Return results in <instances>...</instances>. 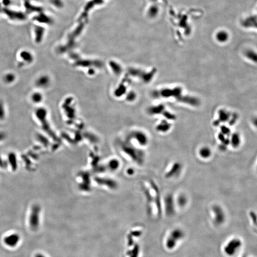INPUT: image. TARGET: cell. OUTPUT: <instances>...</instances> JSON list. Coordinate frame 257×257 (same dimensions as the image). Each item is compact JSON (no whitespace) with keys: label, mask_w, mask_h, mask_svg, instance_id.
<instances>
[{"label":"cell","mask_w":257,"mask_h":257,"mask_svg":"<svg viewBox=\"0 0 257 257\" xmlns=\"http://www.w3.org/2000/svg\"><path fill=\"white\" fill-rule=\"evenodd\" d=\"M32 100L35 102H40L42 100V96L39 93H35L32 96Z\"/></svg>","instance_id":"obj_19"},{"label":"cell","mask_w":257,"mask_h":257,"mask_svg":"<svg viewBox=\"0 0 257 257\" xmlns=\"http://www.w3.org/2000/svg\"><path fill=\"white\" fill-rule=\"evenodd\" d=\"M247 257V256H243V257Z\"/></svg>","instance_id":"obj_24"},{"label":"cell","mask_w":257,"mask_h":257,"mask_svg":"<svg viewBox=\"0 0 257 257\" xmlns=\"http://www.w3.org/2000/svg\"><path fill=\"white\" fill-rule=\"evenodd\" d=\"M15 79V76L13 74H8L6 75L4 77V80L7 83L13 82Z\"/></svg>","instance_id":"obj_20"},{"label":"cell","mask_w":257,"mask_h":257,"mask_svg":"<svg viewBox=\"0 0 257 257\" xmlns=\"http://www.w3.org/2000/svg\"><path fill=\"white\" fill-rule=\"evenodd\" d=\"M184 230L180 228H175L169 232L165 239V247L170 251L174 250L179 243L185 237Z\"/></svg>","instance_id":"obj_3"},{"label":"cell","mask_w":257,"mask_h":257,"mask_svg":"<svg viewBox=\"0 0 257 257\" xmlns=\"http://www.w3.org/2000/svg\"><path fill=\"white\" fill-rule=\"evenodd\" d=\"M249 216L252 225L255 226V228L257 227V216L256 212L254 211H249Z\"/></svg>","instance_id":"obj_16"},{"label":"cell","mask_w":257,"mask_h":257,"mask_svg":"<svg viewBox=\"0 0 257 257\" xmlns=\"http://www.w3.org/2000/svg\"><path fill=\"white\" fill-rule=\"evenodd\" d=\"M162 211H164L168 216L174 215L177 209L175 202V196L170 193L166 195L163 200H162Z\"/></svg>","instance_id":"obj_6"},{"label":"cell","mask_w":257,"mask_h":257,"mask_svg":"<svg viewBox=\"0 0 257 257\" xmlns=\"http://www.w3.org/2000/svg\"><path fill=\"white\" fill-rule=\"evenodd\" d=\"M172 128V124L171 122H168V121H166L164 122H162L160 126H159V128H158V130L160 131V132H162V133H166L168 131L171 130Z\"/></svg>","instance_id":"obj_14"},{"label":"cell","mask_w":257,"mask_h":257,"mask_svg":"<svg viewBox=\"0 0 257 257\" xmlns=\"http://www.w3.org/2000/svg\"><path fill=\"white\" fill-rule=\"evenodd\" d=\"M49 80L48 77L46 76H44L40 78L38 80L36 84H37L38 86L43 87H45L47 85L48 83H49Z\"/></svg>","instance_id":"obj_15"},{"label":"cell","mask_w":257,"mask_h":257,"mask_svg":"<svg viewBox=\"0 0 257 257\" xmlns=\"http://www.w3.org/2000/svg\"><path fill=\"white\" fill-rule=\"evenodd\" d=\"M218 122L217 123H225L230 121V124H231V121H232L233 120L235 121L237 120V119H236L237 118L235 116L236 115L233 117L230 112L225 109H221L218 111Z\"/></svg>","instance_id":"obj_9"},{"label":"cell","mask_w":257,"mask_h":257,"mask_svg":"<svg viewBox=\"0 0 257 257\" xmlns=\"http://www.w3.org/2000/svg\"><path fill=\"white\" fill-rule=\"evenodd\" d=\"M30 226L33 229H36L39 226V216L37 211L36 213H32L30 218Z\"/></svg>","instance_id":"obj_13"},{"label":"cell","mask_w":257,"mask_h":257,"mask_svg":"<svg viewBox=\"0 0 257 257\" xmlns=\"http://www.w3.org/2000/svg\"><path fill=\"white\" fill-rule=\"evenodd\" d=\"M20 240V236L16 233H13L5 237L3 239V242L7 246L14 248L18 245Z\"/></svg>","instance_id":"obj_12"},{"label":"cell","mask_w":257,"mask_h":257,"mask_svg":"<svg viewBox=\"0 0 257 257\" xmlns=\"http://www.w3.org/2000/svg\"><path fill=\"white\" fill-rule=\"evenodd\" d=\"M21 56H22L23 59L26 61V62H28V63H31L32 62L33 57H32L31 54H30L29 53V54L27 53H23Z\"/></svg>","instance_id":"obj_18"},{"label":"cell","mask_w":257,"mask_h":257,"mask_svg":"<svg viewBox=\"0 0 257 257\" xmlns=\"http://www.w3.org/2000/svg\"><path fill=\"white\" fill-rule=\"evenodd\" d=\"M242 245V239L238 237H234L226 242L223 248V252L227 257H234L241 249Z\"/></svg>","instance_id":"obj_4"},{"label":"cell","mask_w":257,"mask_h":257,"mask_svg":"<svg viewBox=\"0 0 257 257\" xmlns=\"http://www.w3.org/2000/svg\"><path fill=\"white\" fill-rule=\"evenodd\" d=\"M217 39L220 42H225L227 40V37L224 34H218L217 36Z\"/></svg>","instance_id":"obj_22"},{"label":"cell","mask_w":257,"mask_h":257,"mask_svg":"<svg viewBox=\"0 0 257 257\" xmlns=\"http://www.w3.org/2000/svg\"><path fill=\"white\" fill-rule=\"evenodd\" d=\"M210 213L215 225L220 226L226 223V212L222 206L218 204H213L210 208Z\"/></svg>","instance_id":"obj_5"},{"label":"cell","mask_w":257,"mask_h":257,"mask_svg":"<svg viewBox=\"0 0 257 257\" xmlns=\"http://www.w3.org/2000/svg\"><path fill=\"white\" fill-rule=\"evenodd\" d=\"M242 144V138L238 132H231L229 137V146L232 149H238Z\"/></svg>","instance_id":"obj_10"},{"label":"cell","mask_w":257,"mask_h":257,"mask_svg":"<svg viewBox=\"0 0 257 257\" xmlns=\"http://www.w3.org/2000/svg\"><path fill=\"white\" fill-rule=\"evenodd\" d=\"M5 117V112L3 103L0 101V120H3Z\"/></svg>","instance_id":"obj_21"},{"label":"cell","mask_w":257,"mask_h":257,"mask_svg":"<svg viewBox=\"0 0 257 257\" xmlns=\"http://www.w3.org/2000/svg\"><path fill=\"white\" fill-rule=\"evenodd\" d=\"M175 202L177 208H185L189 204V198L184 193H180L175 196Z\"/></svg>","instance_id":"obj_11"},{"label":"cell","mask_w":257,"mask_h":257,"mask_svg":"<svg viewBox=\"0 0 257 257\" xmlns=\"http://www.w3.org/2000/svg\"><path fill=\"white\" fill-rule=\"evenodd\" d=\"M145 186V195L149 212L152 214L154 213L158 216L161 215L162 213V200L159 188L153 181H148Z\"/></svg>","instance_id":"obj_1"},{"label":"cell","mask_w":257,"mask_h":257,"mask_svg":"<svg viewBox=\"0 0 257 257\" xmlns=\"http://www.w3.org/2000/svg\"><path fill=\"white\" fill-rule=\"evenodd\" d=\"M161 96L166 99H173L175 100L193 107L200 105V100L196 97L184 93L181 87L166 88L161 90Z\"/></svg>","instance_id":"obj_2"},{"label":"cell","mask_w":257,"mask_h":257,"mask_svg":"<svg viewBox=\"0 0 257 257\" xmlns=\"http://www.w3.org/2000/svg\"><path fill=\"white\" fill-rule=\"evenodd\" d=\"M34 257H46L42 253H38L35 254Z\"/></svg>","instance_id":"obj_23"},{"label":"cell","mask_w":257,"mask_h":257,"mask_svg":"<svg viewBox=\"0 0 257 257\" xmlns=\"http://www.w3.org/2000/svg\"><path fill=\"white\" fill-rule=\"evenodd\" d=\"M245 56L248 59L253 63L257 62V54L253 51H249L245 53Z\"/></svg>","instance_id":"obj_17"},{"label":"cell","mask_w":257,"mask_h":257,"mask_svg":"<svg viewBox=\"0 0 257 257\" xmlns=\"http://www.w3.org/2000/svg\"><path fill=\"white\" fill-rule=\"evenodd\" d=\"M197 155L201 160L204 161H208L213 156V150L209 146L203 145L198 150Z\"/></svg>","instance_id":"obj_8"},{"label":"cell","mask_w":257,"mask_h":257,"mask_svg":"<svg viewBox=\"0 0 257 257\" xmlns=\"http://www.w3.org/2000/svg\"><path fill=\"white\" fill-rule=\"evenodd\" d=\"M183 165L179 161H175L172 163L164 173V177L166 179H174L177 178L182 172Z\"/></svg>","instance_id":"obj_7"}]
</instances>
